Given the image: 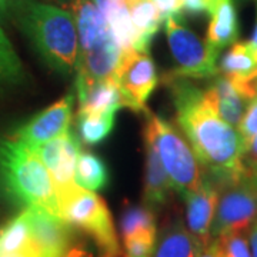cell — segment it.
Wrapping results in <instances>:
<instances>
[{"label":"cell","instance_id":"17","mask_svg":"<svg viewBox=\"0 0 257 257\" xmlns=\"http://www.w3.org/2000/svg\"><path fill=\"white\" fill-rule=\"evenodd\" d=\"M210 23L207 29V45L220 52L223 47L237 42L239 23L233 0H217L210 12Z\"/></svg>","mask_w":257,"mask_h":257},{"label":"cell","instance_id":"8","mask_svg":"<svg viewBox=\"0 0 257 257\" xmlns=\"http://www.w3.org/2000/svg\"><path fill=\"white\" fill-rule=\"evenodd\" d=\"M220 190L211 224V239L246 233L257 220V170L248 169L240 179Z\"/></svg>","mask_w":257,"mask_h":257},{"label":"cell","instance_id":"9","mask_svg":"<svg viewBox=\"0 0 257 257\" xmlns=\"http://www.w3.org/2000/svg\"><path fill=\"white\" fill-rule=\"evenodd\" d=\"M114 80L123 92L127 107L143 111L147 99L156 89L157 73L149 52L123 53L114 73Z\"/></svg>","mask_w":257,"mask_h":257},{"label":"cell","instance_id":"15","mask_svg":"<svg viewBox=\"0 0 257 257\" xmlns=\"http://www.w3.org/2000/svg\"><path fill=\"white\" fill-rule=\"evenodd\" d=\"M79 113H106L127 107V100L114 77L96 82H76Z\"/></svg>","mask_w":257,"mask_h":257},{"label":"cell","instance_id":"34","mask_svg":"<svg viewBox=\"0 0 257 257\" xmlns=\"http://www.w3.org/2000/svg\"><path fill=\"white\" fill-rule=\"evenodd\" d=\"M250 45L256 49L257 52V0H256V25H254V30H253V35H251V39L248 40Z\"/></svg>","mask_w":257,"mask_h":257},{"label":"cell","instance_id":"5","mask_svg":"<svg viewBox=\"0 0 257 257\" xmlns=\"http://www.w3.org/2000/svg\"><path fill=\"white\" fill-rule=\"evenodd\" d=\"M143 111L146 113L145 136L153 140L173 190L182 197L196 192L204 179L202 165L193 149L169 121L146 109Z\"/></svg>","mask_w":257,"mask_h":257},{"label":"cell","instance_id":"12","mask_svg":"<svg viewBox=\"0 0 257 257\" xmlns=\"http://www.w3.org/2000/svg\"><path fill=\"white\" fill-rule=\"evenodd\" d=\"M30 219L32 239L42 257H63L73 247V226L60 214L43 207H26Z\"/></svg>","mask_w":257,"mask_h":257},{"label":"cell","instance_id":"28","mask_svg":"<svg viewBox=\"0 0 257 257\" xmlns=\"http://www.w3.org/2000/svg\"><path fill=\"white\" fill-rule=\"evenodd\" d=\"M183 13H189L192 16L207 13L210 15V3L209 0H182Z\"/></svg>","mask_w":257,"mask_h":257},{"label":"cell","instance_id":"32","mask_svg":"<svg viewBox=\"0 0 257 257\" xmlns=\"http://www.w3.org/2000/svg\"><path fill=\"white\" fill-rule=\"evenodd\" d=\"M248 240H250V251H251V257H257V220L254 221V224L250 227Z\"/></svg>","mask_w":257,"mask_h":257},{"label":"cell","instance_id":"38","mask_svg":"<svg viewBox=\"0 0 257 257\" xmlns=\"http://www.w3.org/2000/svg\"><path fill=\"white\" fill-rule=\"evenodd\" d=\"M100 257H109V256H100Z\"/></svg>","mask_w":257,"mask_h":257},{"label":"cell","instance_id":"36","mask_svg":"<svg viewBox=\"0 0 257 257\" xmlns=\"http://www.w3.org/2000/svg\"><path fill=\"white\" fill-rule=\"evenodd\" d=\"M43 2H49V3L57 5V6H62V8H64V9L72 3V0H43Z\"/></svg>","mask_w":257,"mask_h":257},{"label":"cell","instance_id":"24","mask_svg":"<svg viewBox=\"0 0 257 257\" xmlns=\"http://www.w3.org/2000/svg\"><path fill=\"white\" fill-rule=\"evenodd\" d=\"M156 241V234H142L123 240L124 257H153Z\"/></svg>","mask_w":257,"mask_h":257},{"label":"cell","instance_id":"3","mask_svg":"<svg viewBox=\"0 0 257 257\" xmlns=\"http://www.w3.org/2000/svg\"><path fill=\"white\" fill-rule=\"evenodd\" d=\"M0 182L19 206L43 207L60 214L53 179L35 149L8 138L0 140Z\"/></svg>","mask_w":257,"mask_h":257},{"label":"cell","instance_id":"2","mask_svg":"<svg viewBox=\"0 0 257 257\" xmlns=\"http://www.w3.org/2000/svg\"><path fill=\"white\" fill-rule=\"evenodd\" d=\"M12 16L55 72L69 76L79 60V35L70 10L43 0H16Z\"/></svg>","mask_w":257,"mask_h":257},{"label":"cell","instance_id":"6","mask_svg":"<svg viewBox=\"0 0 257 257\" xmlns=\"http://www.w3.org/2000/svg\"><path fill=\"white\" fill-rule=\"evenodd\" d=\"M59 213L70 226L89 234L100 250V256L119 257L120 244L106 202L96 193L80 186L57 199Z\"/></svg>","mask_w":257,"mask_h":257},{"label":"cell","instance_id":"29","mask_svg":"<svg viewBox=\"0 0 257 257\" xmlns=\"http://www.w3.org/2000/svg\"><path fill=\"white\" fill-rule=\"evenodd\" d=\"M243 163L248 169L257 170V136L251 139L247 145L244 146L243 153Z\"/></svg>","mask_w":257,"mask_h":257},{"label":"cell","instance_id":"20","mask_svg":"<svg viewBox=\"0 0 257 257\" xmlns=\"http://www.w3.org/2000/svg\"><path fill=\"white\" fill-rule=\"evenodd\" d=\"M74 180L83 189L99 192L109 183V172L100 157L90 152H80L74 170Z\"/></svg>","mask_w":257,"mask_h":257},{"label":"cell","instance_id":"11","mask_svg":"<svg viewBox=\"0 0 257 257\" xmlns=\"http://www.w3.org/2000/svg\"><path fill=\"white\" fill-rule=\"evenodd\" d=\"M74 94L69 93L63 99L40 111L13 133L12 138L36 149L49 140L59 138L70 130L73 119Z\"/></svg>","mask_w":257,"mask_h":257},{"label":"cell","instance_id":"31","mask_svg":"<svg viewBox=\"0 0 257 257\" xmlns=\"http://www.w3.org/2000/svg\"><path fill=\"white\" fill-rule=\"evenodd\" d=\"M16 0H0V22L12 16V10Z\"/></svg>","mask_w":257,"mask_h":257},{"label":"cell","instance_id":"26","mask_svg":"<svg viewBox=\"0 0 257 257\" xmlns=\"http://www.w3.org/2000/svg\"><path fill=\"white\" fill-rule=\"evenodd\" d=\"M240 138L243 140V145L246 146L251 139L257 136V96L253 97L248 103L247 109L244 111L243 117L237 126Z\"/></svg>","mask_w":257,"mask_h":257},{"label":"cell","instance_id":"7","mask_svg":"<svg viewBox=\"0 0 257 257\" xmlns=\"http://www.w3.org/2000/svg\"><path fill=\"white\" fill-rule=\"evenodd\" d=\"M165 28L170 52L177 64L176 70L166 74L165 79H206L219 74V52L186 28L183 19H166Z\"/></svg>","mask_w":257,"mask_h":257},{"label":"cell","instance_id":"33","mask_svg":"<svg viewBox=\"0 0 257 257\" xmlns=\"http://www.w3.org/2000/svg\"><path fill=\"white\" fill-rule=\"evenodd\" d=\"M63 257H90V253L84 247L80 246H73Z\"/></svg>","mask_w":257,"mask_h":257},{"label":"cell","instance_id":"14","mask_svg":"<svg viewBox=\"0 0 257 257\" xmlns=\"http://www.w3.org/2000/svg\"><path fill=\"white\" fill-rule=\"evenodd\" d=\"M219 189L209 179L196 192L183 197L186 203V221L187 230L197 244L204 248L211 241V224L219 202Z\"/></svg>","mask_w":257,"mask_h":257},{"label":"cell","instance_id":"21","mask_svg":"<svg viewBox=\"0 0 257 257\" xmlns=\"http://www.w3.org/2000/svg\"><path fill=\"white\" fill-rule=\"evenodd\" d=\"M116 111L106 113H79L77 130L84 145H99L110 136L116 121Z\"/></svg>","mask_w":257,"mask_h":257},{"label":"cell","instance_id":"4","mask_svg":"<svg viewBox=\"0 0 257 257\" xmlns=\"http://www.w3.org/2000/svg\"><path fill=\"white\" fill-rule=\"evenodd\" d=\"M66 9L73 15L79 35L76 82H96L114 77L121 50L100 12L92 0H72Z\"/></svg>","mask_w":257,"mask_h":257},{"label":"cell","instance_id":"19","mask_svg":"<svg viewBox=\"0 0 257 257\" xmlns=\"http://www.w3.org/2000/svg\"><path fill=\"white\" fill-rule=\"evenodd\" d=\"M221 74L236 80H248L257 72V52L250 42H236L223 56Z\"/></svg>","mask_w":257,"mask_h":257},{"label":"cell","instance_id":"18","mask_svg":"<svg viewBox=\"0 0 257 257\" xmlns=\"http://www.w3.org/2000/svg\"><path fill=\"white\" fill-rule=\"evenodd\" d=\"M202 250L182 219H175L162 230L153 257H197Z\"/></svg>","mask_w":257,"mask_h":257},{"label":"cell","instance_id":"30","mask_svg":"<svg viewBox=\"0 0 257 257\" xmlns=\"http://www.w3.org/2000/svg\"><path fill=\"white\" fill-rule=\"evenodd\" d=\"M219 251H220V246H219V240L211 239V241L203 248L199 253L197 257H219Z\"/></svg>","mask_w":257,"mask_h":257},{"label":"cell","instance_id":"37","mask_svg":"<svg viewBox=\"0 0 257 257\" xmlns=\"http://www.w3.org/2000/svg\"><path fill=\"white\" fill-rule=\"evenodd\" d=\"M209 3H210V12H211V9L214 8V5L217 3V0H209Z\"/></svg>","mask_w":257,"mask_h":257},{"label":"cell","instance_id":"1","mask_svg":"<svg viewBox=\"0 0 257 257\" xmlns=\"http://www.w3.org/2000/svg\"><path fill=\"white\" fill-rule=\"evenodd\" d=\"M172 90L177 123L192 143L200 165L219 192L248 170L243 163L244 145L239 132L226 123L204 97V92L186 79H165Z\"/></svg>","mask_w":257,"mask_h":257},{"label":"cell","instance_id":"27","mask_svg":"<svg viewBox=\"0 0 257 257\" xmlns=\"http://www.w3.org/2000/svg\"><path fill=\"white\" fill-rule=\"evenodd\" d=\"M156 8L160 12V16L165 22L169 18L183 19V6L182 0H153Z\"/></svg>","mask_w":257,"mask_h":257},{"label":"cell","instance_id":"25","mask_svg":"<svg viewBox=\"0 0 257 257\" xmlns=\"http://www.w3.org/2000/svg\"><path fill=\"white\" fill-rule=\"evenodd\" d=\"M219 243L226 257H251L250 246L244 233H231L219 237Z\"/></svg>","mask_w":257,"mask_h":257},{"label":"cell","instance_id":"23","mask_svg":"<svg viewBox=\"0 0 257 257\" xmlns=\"http://www.w3.org/2000/svg\"><path fill=\"white\" fill-rule=\"evenodd\" d=\"M23 79V67L9 37L0 25V84H16Z\"/></svg>","mask_w":257,"mask_h":257},{"label":"cell","instance_id":"22","mask_svg":"<svg viewBox=\"0 0 257 257\" xmlns=\"http://www.w3.org/2000/svg\"><path fill=\"white\" fill-rule=\"evenodd\" d=\"M120 231L123 240L142 234H156L155 213L147 206H128L121 214Z\"/></svg>","mask_w":257,"mask_h":257},{"label":"cell","instance_id":"10","mask_svg":"<svg viewBox=\"0 0 257 257\" xmlns=\"http://www.w3.org/2000/svg\"><path fill=\"white\" fill-rule=\"evenodd\" d=\"M35 150L53 179L57 199L77 186L74 170L80 155V140L72 130L40 145Z\"/></svg>","mask_w":257,"mask_h":257},{"label":"cell","instance_id":"16","mask_svg":"<svg viewBox=\"0 0 257 257\" xmlns=\"http://www.w3.org/2000/svg\"><path fill=\"white\" fill-rule=\"evenodd\" d=\"M146 139V177H145V204L152 210L166 204L170 190H173L169 176L159 157L153 140Z\"/></svg>","mask_w":257,"mask_h":257},{"label":"cell","instance_id":"35","mask_svg":"<svg viewBox=\"0 0 257 257\" xmlns=\"http://www.w3.org/2000/svg\"><path fill=\"white\" fill-rule=\"evenodd\" d=\"M246 82H247V84L250 86V89L253 90V93L257 96V72L253 74L248 80H246Z\"/></svg>","mask_w":257,"mask_h":257},{"label":"cell","instance_id":"13","mask_svg":"<svg viewBox=\"0 0 257 257\" xmlns=\"http://www.w3.org/2000/svg\"><path fill=\"white\" fill-rule=\"evenodd\" d=\"M207 103L230 126H239L248 103L256 94L244 80L230 79L224 74L216 76L214 82L203 90Z\"/></svg>","mask_w":257,"mask_h":257}]
</instances>
